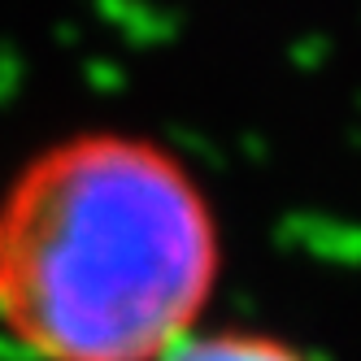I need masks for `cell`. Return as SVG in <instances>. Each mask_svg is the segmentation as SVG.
<instances>
[{
    "instance_id": "obj_2",
    "label": "cell",
    "mask_w": 361,
    "mask_h": 361,
    "mask_svg": "<svg viewBox=\"0 0 361 361\" xmlns=\"http://www.w3.org/2000/svg\"><path fill=\"white\" fill-rule=\"evenodd\" d=\"M161 361H318L309 348L262 326H200Z\"/></svg>"
},
{
    "instance_id": "obj_1",
    "label": "cell",
    "mask_w": 361,
    "mask_h": 361,
    "mask_svg": "<svg viewBox=\"0 0 361 361\" xmlns=\"http://www.w3.org/2000/svg\"><path fill=\"white\" fill-rule=\"evenodd\" d=\"M218 274L214 196L148 131H66L0 188V331L31 361H161Z\"/></svg>"
}]
</instances>
